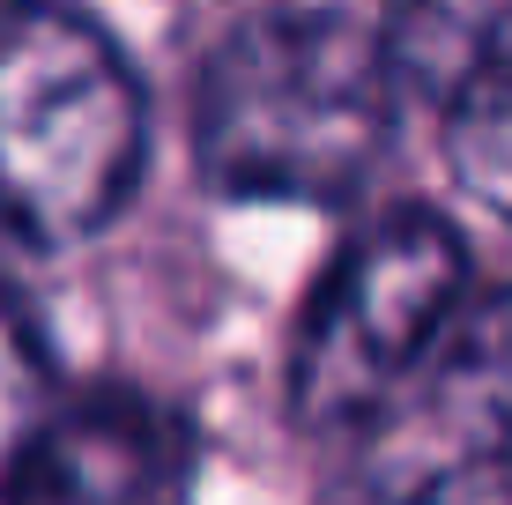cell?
Masks as SVG:
<instances>
[{"label": "cell", "mask_w": 512, "mask_h": 505, "mask_svg": "<svg viewBox=\"0 0 512 505\" xmlns=\"http://www.w3.org/2000/svg\"><path fill=\"white\" fill-rule=\"evenodd\" d=\"M201 476V439L186 409L134 387L75 394L30 446L15 505H186Z\"/></svg>", "instance_id": "cell-4"}, {"label": "cell", "mask_w": 512, "mask_h": 505, "mask_svg": "<svg viewBox=\"0 0 512 505\" xmlns=\"http://www.w3.org/2000/svg\"><path fill=\"white\" fill-rule=\"evenodd\" d=\"M60 387H52V350L30 320V305L0 283V491H15L30 446L45 439Z\"/></svg>", "instance_id": "cell-6"}, {"label": "cell", "mask_w": 512, "mask_h": 505, "mask_svg": "<svg viewBox=\"0 0 512 505\" xmlns=\"http://www.w3.org/2000/svg\"><path fill=\"white\" fill-rule=\"evenodd\" d=\"M149 149L141 82L90 15L0 0V223L75 246L127 208Z\"/></svg>", "instance_id": "cell-2"}, {"label": "cell", "mask_w": 512, "mask_h": 505, "mask_svg": "<svg viewBox=\"0 0 512 505\" xmlns=\"http://www.w3.org/2000/svg\"><path fill=\"white\" fill-rule=\"evenodd\" d=\"M446 387L461 394V409L490 439H512V290L468 312V327H453Z\"/></svg>", "instance_id": "cell-7"}, {"label": "cell", "mask_w": 512, "mask_h": 505, "mask_svg": "<svg viewBox=\"0 0 512 505\" xmlns=\"http://www.w3.org/2000/svg\"><path fill=\"white\" fill-rule=\"evenodd\" d=\"M394 60L342 15H260L201 75V171L245 201H342L394 142Z\"/></svg>", "instance_id": "cell-1"}, {"label": "cell", "mask_w": 512, "mask_h": 505, "mask_svg": "<svg viewBox=\"0 0 512 505\" xmlns=\"http://www.w3.org/2000/svg\"><path fill=\"white\" fill-rule=\"evenodd\" d=\"M438 127H446V156L461 171V186L490 216L512 223V0L490 15V30L461 60V75L446 82Z\"/></svg>", "instance_id": "cell-5"}, {"label": "cell", "mask_w": 512, "mask_h": 505, "mask_svg": "<svg viewBox=\"0 0 512 505\" xmlns=\"http://www.w3.org/2000/svg\"><path fill=\"white\" fill-rule=\"evenodd\" d=\"M468 246L431 208H394L334 253L290 350V402L312 431H357L401 402V387L453 335Z\"/></svg>", "instance_id": "cell-3"}, {"label": "cell", "mask_w": 512, "mask_h": 505, "mask_svg": "<svg viewBox=\"0 0 512 505\" xmlns=\"http://www.w3.org/2000/svg\"><path fill=\"white\" fill-rule=\"evenodd\" d=\"M386 505H512V439H483L468 454L438 461Z\"/></svg>", "instance_id": "cell-8"}]
</instances>
